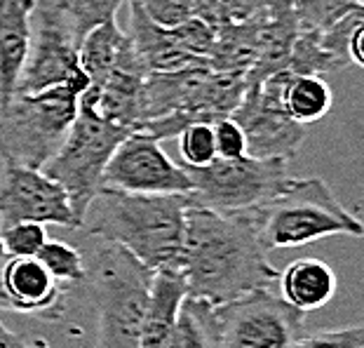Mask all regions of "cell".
<instances>
[{
	"instance_id": "1",
	"label": "cell",
	"mask_w": 364,
	"mask_h": 348,
	"mask_svg": "<svg viewBox=\"0 0 364 348\" xmlns=\"http://www.w3.org/2000/svg\"><path fill=\"white\" fill-rule=\"evenodd\" d=\"M176 273L186 297L209 306L270 290L280 270L268 261L261 241V207L219 212L191 203Z\"/></svg>"
},
{
	"instance_id": "2",
	"label": "cell",
	"mask_w": 364,
	"mask_h": 348,
	"mask_svg": "<svg viewBox=\"0 0 364 348\" xmlns=\"http://www.w3.org/2000/svg\"><path fill=\"white\" fill-rule=\"evenodd\" d=\"M188 207V193L144 196L102 186L85 212L82 228L125 250L153 273H176Z\"/></svg>"
},
{
	"instance_id": "3",
	"label": "cell",
	"mask_w": 364,
	"mask_h": 348,
	"mask_svg": "<svg viewBox=\"0 0 364 348\" xmlns=\"http://www.w3.org/2000/svg\"><path fill=\"white\" fill-rule=\"evenodd\" d=\"M85 266V285L97 311V337L92 348H139L156 273L125 250L106 243L92 252Z\"/></svg>"
},
{
	"instance_id": "4",
	"label": "cell",
	"mask_w": 364,
	"mask_h": 348,
	"mask_svg": "<svg viewBox=\"0 0 364 348\" xmlns=\"http://www.w3.org/2000/svg\"><path fill=\"white\" fill-rule=\"evenodd\" d=\"M80 85H59L33 95H12L0 108V156L3 162L43 169L71 130Z\"/></svg>"
},
{
	"instance_id": "5",
	"label": "cell",
	"mask_w": 364,
	"mask_h": 348,
	"mask_svg": "<svg viewBox=\"0 0 364 348\" xmlns=\"http://www.w3.org/2000/svg\"><path fill=\"white\" fill-rule=\"evenodd\" d=\"M329 236H362V221L338 203L327 184L317 176L291 179L284 189L261 207V241L270 250L322 241Z\"/></svg>"
},
{
	"instance_id": "6",
	"label": "cell",
	"mask_w": 364,
	"mask_h": 348,
	"mask_svg": "<svg viewBox=\"0 0 364 348\" xmlns=\"http://www.w3.org/2000/svg\"><path fill=\"white\" fill-rule=\"evenodd\" d=\"M129 132L132 130L115 125L104 115H99L97 108L80 97L78 113H75L64 144L45 162L43 172L66 191L73 212L80 221V228L85 212L102 189L108 160Z\"/></svg>"
},
{
	"instance_id": "7",
	"label": "cell",
	"mask_w": 364,
	"mask_h": 348,
	"mask_svg": "<svg viewBox=\"0 0 364 348\" xmlns=\"http://www.w3.org/2000/svg\"><path fill=\"white\" fill-rule=\"evenodd\" d=\"M82 36L59 0H36L31 10V41L14 95H33L59 85L87 90L78 52Z\"/></svg>"
},
{
	"instance_id": "8",
	"label": "cell",
	"mask_w": 364,
	"mask_h": 348,
	"mask_svg": "<svg viewBox=\"0 0 364 348\" xmlns=\"http://www.w3.org/2000/svg\"><path fill=\"white\" fill-rule=\"evenodd\" d=\"M191 203L219 212H245L268 205L291 179L280 158H216L205 167H186Z\"/></svg>"
},
{
	"instance_id": "9",
	"label": "cell",
	"mask_w": 364,
	"mask_h": 348,
	"mask_svg": "<svg viewBox=\"0 0 364 348\" xmlns=\"http://www.w3.org/2000/svg\"><path fill=\"white\" fill-rule=\"evenodd\" d=\"M216 348H289L304 334L306 313L270 290L212 306Z\"/></svg>"
},
{
	"instance_id": "10",
	"label": "cell",
	"mask_w": 364,
	"mask_h": 348,
	"mask_svg": "<svg viewBox=\"0 0 364 348\" xmlns=\"http://www.w3.org/2000/svg\"><path fill=\"white\" fill-rule=\"evenodd\" d=\"M289 71L273 73L247 85L242 102L230 113L247 139V156L289 160L306 142V125L289 118L282 104L284 83Z\"/></svg>"
},
{
	"instance_id": "11",
	"label": "cell",
	"mask_w": 364,
	"mask_h": 348,
	"mask_svg": "<svg viewBox=\"0 0 364 348\" xmlns=\"http://www.w3.org/2000/svg\"><path fill=\"white\" fill-rule=\"evenodd\" d=\"M102 186L144 196H176L193 189L186 169L176 165L158 139L144 130H132L118 144L106 165Z\"/></svg>"
},
{
	"instance_id": "12",
	"label": "cell",
	"mask_w": 364,
	"mask_h": 348,
	"mask_svg": "<svg viewBox=\"0 0 364 348\" xmlns=\"http://www.w3.org/2000/svg\"><path fill=\"white\" fill-rule=\"evenodd\" d=\"M54 223L64 228H80L71 200L57 181L43 169H31L3 162L0 172V231L14 223Z\"/></svg>"
},
{
	"instance_id": "13",
	"label": "cell",
	"mask_w": 364,
	"mask_h": 348,
	"mask_svg": "<svg viewBox=\"0 0 364 348\" xmlns=\"http://www.w3.org/2000/svg\"><path fill=\"white\" fill-rule=\"evenodd\" d=\"M146 78H149V68L139 59L125 31V38H122L104 85L97 92H82L80 97L87 99L106 120L120 127L136 130L141 122V95Z\"/></svg>"
},
{
	"instance_id": "14",
	"label": "cell",
	"mask_w": 364,
	"mask_h": 348,
	"mask_svg": "<svg viewBox=\"0 0 364 348\" xmlns=\"http://www.w3.org/2000/svg\"><path fill=\"white\" fill-rule=\"evenodd\" d=\"M64 292L36 257H10L0 280V308L41 320H61Z\"/></svg>"
},
{
	"instance_id": "15",
	"label": "cell",
	"mask_w": 364,
	"mask_h": 348,
	"mask_svg": "<svg viewBox=\"0 0 364 348\" xmlns=\"http://www.w3.org/2000/svg\"><path fill=\"white\" fill-rule=\"evenodd\" d=\"M129 3V41L134 45L139 59L149 68V73H167L179 68L198 66L205 61L193 59L174 36V28H162L146 17L134 0Z\"/></svg>"
},
{
	"instance_id": "16",
	"label": "cell",
	"mask_w": 364,
	"mask_h": 348,
	"mask_svg": "<svg viewBox=\"0 0 364 348\" xmlns=\"http://www.w3.org/2000/svg\"><path fill=\"white\" fill-rule=\"evenodd\" d=\"M33 3L36 0H0V104L10 102L24 66Z\"/></svg>"
},
{
	"instance_id": "17",
	"label": "cell",
	"mask_w": 364,
	"mask_h": 348,
	"mask_svg": "<svg viewBox=\"0 0 364 348\" xmlns=\"http://www.w3.org/2000/svg\"><path fill=\"white\" fill-rule=\"evenodd\" d=\"M280 292L287 304L299 308L301 313L317 311L327 306L336 295V275L327 261L304 257L287 266L280 278Z\"/></svg>"
},
{
	"instance_id": "18",
	"label": "cell",
	"mask_w": 364,
	"mask_h": 348,
	"mask_svg": "<svg viewBox=\"0 0 364 348\" xmlns=\"http://www.w3.org/2000/svg\"><path fill=\"white\" fill-rule=\"evenodd\" d=\"M263 19L245 21V24H221L216 28L214 45L207 54V66L212 71L245 75L247 78V73L254 68L259 57Z\"/></svg>"
},
{
	"instance_id": "19",
	"label": "cell",
	"mask_w": 364,
	"mask_h": 348,
	"mask_svg": "<svg viewBox=\"0 0 364 348\" xmlns=\"http://www.w3.org/2000/svg\"><path fill=\"white\" fill-rule=\"evenodd\" d=\"M186 299L183 280L179 273H156L151 283L149 308L141 332V346L139 348H169L176 313L181 301Z\"/></svg>"
},
{
	"instance_id": "20",
	"label": "cell",
	"mask_w": 364,
	"mask_h": 348,
	"mask_svg": "<svg viewBox=\"0 0 364 348\" xmlns=\"http://www.w3.org/2000/svg\"><path fill=\"white\" fill-rule=\"evenodd\" d=\"M125 38V31L118 26V19H111L106 24H99L92 28L87 36L82 38L78 61L82 73L87 75V90L85 92H97L104 85L108 71H111L115 54Z\"/></svg>"
},
{
	"instance_id": "21",
	"label": "cell",
	"mask_w": 364,
	"mask_h": 348,
	"mask_svg": "<svg viewBox=\"0 0 364 348\" xmlns=\"http://www.w3.org/2000/svg\"><path fill=\"white\" fill-rule=\"evenodd\" d=\"M284 111L299 125L322 120L331 111V88L322 75H294L284 83Z\"/></svg>"
},
{
	"instance_id": "22",
	"label": "cell",
	"mask_w": 364,
	"mask_h": 348,
	"mask_svg": "<svg viewBox=\"0 0 364 348\" xmlns=\"http://www.w3.org/2000/svg\"><path fill=\"white\" fill-rule=\"evenodd\" d=\"M169 348H216L212 306L186 297L176 313Z\"/></svg>"
},
{
	"instance_id": "23",
	"label": "cell",
	"mask_w": 364,
	"mask_h": 348,
	"mask_svg": "<svg viewBox=\"0 0 364 348\" xmlns=\"http://www.w3.org/2000/svg\"><path fill=\"white\" fill-rule=\"evenodd\" d=\"M36 259L48 268V273L64 290L80 288L87 280V266H85L82 254L64 241H48L41 247Z\"/></svg>"
},
{
	"instance_id": "24",
	"label": "cell",
	"mask_w": 364,
	"mask_h": 348,
	"mask_svg": "<svg viewBox=\"0 0 364 348\" xmlns=\"http://www.w3.org/2000/svg\"><path fill=\"white\" fill-rule=\"evenodd\" d=\"M343 68L338 61L331 57L320 45L317 31H301L296 41L291 45L289 61H287V71L294 75H322Z\"/></svg>"
},
{
	"instance_id": "25",
	"label": "cell",
	"mask_w": 364,
	"mask_h": 348,
	"mask_svg": "<svg viewBox=\"0 0 364 348\" xmlns=\"http://www.w3.org/2000/svg\"><path fill=\"white\" fill-rule=\"evenodd\" d=\"M301 31H324L348 12L362 10V0H291Z\"/></svg>"
},
{
	"instance_id": "26",
	"label": "cell",
	"mask_w": 364,
	"mask_h": 348,
	"mask_svg": "<svg viewBox=\"0 0 364 348\" xmlns=\"http://www.w3.org/2000/svg\"><path fill=\"white\" fill-rule=\"evenodd\" d=\"M122 3L125 0H59V5L66 10L82 38L99 24L118 19Z\"/></svg>"
},
{
	"instance_id": "27",
	"label": "cell",
	"mask_w": 364,
	"mask_h": 348,
	"mask_svg": "<svg viewBox=\"0 0 364 348\" xmlns=\"http://www.w3.org/2000/svg\"><path fill=\"white\" fill-rule=\"evenodd\" d=\"M181 165L205 167L216 160L214 151V122H193L179 135Z\"/></svg>"
},
{
	"instance_id": "28",
	"label": "cell",
	"mask_w": 364,
	"mask_h": 348,
	"mask_svg": "<svg viewBox=\"0 0 364 348\" xmlns=\"http://www.w3.org/2000/svg\"><path fill=\"white\" fill-rule=\"evenodd\" d=\"M0 241L10 257H38L41 247L48 243V231L43 223L24 221L0 231Z\"/></svg>"
},
{
	"instance_id": "29",
	"label": "cell",
	"mask_w": 364,
	"mask_h": 348,
	"mask_svg": "<svg viewBox=\"0 0 364 348\" xmlns=\"http://www.w3.org/2000/svg\"><path fill=\"white\" fill-rule=\"evenodd\" d=\"M289 348H364V329L362 325L350 327L324 329L315 334H301Z\"/></svg>"
},
{
	"instance_id": "30",
	"label": "cell",
	"mask_w": 364,
	"mask_h": 348,
	"mask_svg": "<svg viewBox=\"0 0 364 348\" xmlns=\"http://www.w3.org/2000/svg\"><path fill=\"white\" fill-rule=\"evenodd\" d=\"M134 3L141 7V12L153 24L162 28H174L196 17L191 0H134Z\"/></svg>"
},
{
	"instance_id": "31",
	"label": "cell",
	"mask_w": 364,
	"mask_h": 348,
	"mask_svg": "<svg viewBox=\"0 0 364 348\" xmlns=\"http://www.w3.org/2000/svg\"><path fill=\"white\" fill-rule=\"evenodd\" d=\"M214 151H216V158H221V160H233V158L247 156L245 132L230 115L214 122Z\"/></svg>"
},
{
	"instance_id": "32",
	"label": "cell",
	"mask_w": 364,
	"mask_h": 348,
	"mask_svg": "<svg viewBox=\"0 0 364 348\" xmlns=\"http://www.w3.org/2000/svg\"><path fill=\"white\" fill-rule=\"evenodd\" d=\"M223 24H245L263 19L270 10V0H216Z\"/></svg>"
},
{
	"instance_id": "33",
	"label": "cell",
	"mask_w": 364,
	"mask_h": 348,
	"mask_svg": "<svg viewBox=\"0 0 364 348\" xmlns=\"http://www.w3.org/2000/svg\"><path fill=\"white\" fill-rule=\"evenodd\" d=\"M0 348H31V342H26L17 332L7 329V325L0 318Z\"/></svg>"
},
{
	"instance_id": "34",
	"label": "cell",
	"mask_w": 364,
	"mask_h": 348,
	"mask_svg": "<svg viewBox=\"0 0 364 348\" xmlns=\"http://www.w3.org/2000/svg\"><path fill=\"white\" fill-rule=\"evenodd\" d=\"M10 261V254L5 252V247H3V241H0V280H3V270H5V264Z\"/></svg>"
},
{
	"instance_id": "35",
	"label": "cell",
	"mask_w": 364,
	"mask_h": 348,
	"mask_svg": "<svg viewBox=\"0 0 364 348\" xmlns=\"http://www.w3.org/2000/svg\"><path fill=\"white\" fill-rule=\"evenodd\" d=\"M0 106H3V104H0Z\"/></svg>"
}]
</instances>
